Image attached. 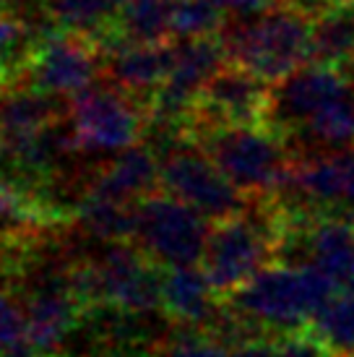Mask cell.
I'll return each instance as SVG.
<instances>
[{
    "label": "cell",
    "instance_id": "5b68a950",
    "mask_svg": "<svg viewBox=\"0 0 354 357\" xmlns=\"http://www.w3.org/2000/svg\"><path fill=\"white\" fill-rule=\"evenodd\" d=\"M136 240L162 266L201 264L208 243V225L198 208L175 199L167 190H151L136 201Z\"/></svg>",
    "mask_w": 354,
    "mask_h": 357
},
{
    "label": "cell",
    "instance_id": "9c48e42d",
    "mask_svg": "<svg viewBox=\"0 0 354 357\" xmlns=\"http://www.w3.org/2000/svg\"><path fill=\"white\" fill-rule=\"evenodd\" d=\"M271 84L243 66L226 63L219 68L183 123V136L219 126H266Z\"/></svg>",
    "mask_w": 354,
    "mask_h": 357
},
{
    "label": "cell",
    "instance_id": "44dd1931",
    "mask_svg": "<svg viewBox=\"0 0 354 357\" xmlns=\"http://www.w3.org/2000/svg\"><path fill=\"white\" fill-rule=\"evenodd\" d=\"M172 3L175 0H125L120 16V37L130 42L172 40Z\"/></svg>",
    "mask_w": 354,
    "mask_h": 357
},
{
    "label": "cell",
    "instance_id": "d6986e66",
    "mask_svg": "<svg viewBox=\"0 0 354 357\" xmlns=\"http://www.w3.org/2000/svg\"><path fill=\"white\" fill-rule=\"evenodd\" d=\"M76 217L81 225L107 243H128L136 240L138 214L136 201H123L105 196L99 190L86 188L76 206Z\"/></svg>",
    "mask_w": 354,
    "mask_h": 357
},
{
    "label": "cell",
    "instance_id": "4316f807",
    "mask_svg": "<svg viewBox=\"0 0 354 357\" xmlns=\"http://www.w3.org/2000/svg\"><path fill=\"white\" fill-rule=\"evenodd\" d=\"M0 162H6V133H3V123H0Z\"/></svg>",
    "mask_w": 354,
    "mask_h": 357
},
{
    "label": "cell",
    "instance_id": "d4e9b609",
    "mask_svg": "<svg viewBox=\"0 0 354 357\" xmlns=\"http://www.w3.org/2000/svg\"><path fill=\"white\" fill-rule=\"evenodd\" d=\"M274 357H336L321 339H315L307 328L282 334L274 342Z\"/></svg>",
    "mask_w": 354,
    "mask_h": 357
},
{
    "label": "cell",
    "instance_id": "603a6c76",
    "mask_svg": "<svg viewBox=\"0 0 354 357\" xmlns=\"http://www.w3.org/2000/svg\"><path fill=\"white\" fill-rule=\"evenodd\" d=\"M224 10L214 0H175L169 34L172 40H196V37H214L224 29Z\"/></svg>",
    "mask_w": 354,
    "mask_h": 357
},
{
    "label": "cell",
    "instance_id": "6da1fadb",
    "mask_svg": "<svg viewBox=\"0 0 354 357\" xmlns=\"http://www.w3.org/2000/svg\"><path fill=\"white\" fill-rule=\"evenodd\" d=\"M339 287L331 274L315 264H271L245 282L226 303L240 316L268 334H292L310 326L318 307Z\"/></svg>",
    "mask_w": 354,
    "mask_h": 357
},
{
    "label": "cell",
    "instance_id": "f1b7e54d",
    "mask_svg": "<svg viewBox=\"0 0 354 357\" xmlns=\"http://www.w3.org/2000/svg\"><path fill=\"white\" fill-rule=\"evenodd\" d=\"M3 3H6V0H0V8H3Z\"/></svg>",
    "mask_w": 354,
    "mask_h": 357
},
{
    "label": "cell",
    "instance_id": "3957f363",
    "mask_svg": "<svg viewBox=\"0 0 354 357\" xmlns=\"http://www.w3.org/2000/svg\"><path fill=\"white\" fill-rule=\"evenodd\" d=\"M217 162L229 183L247 199H276L289 183L295 154L276 130L268 126H219L190 133Z\"/></svg>",
    "mask_w": 354,
    "mask_h": 357
},
{
    "label": "cell",
    "instance_id": "277c9868",
    "mask_svg": "<svg viewBox=\"0 0 354 357\" xmlns=\"http://www.w3.org/2000/svg\"><path fill=\"white\" fill-rule=\"evenodd\" d=\"M222 40L229 63L243 66L268 84L313 60V21L282 3L226 24Z\"/></svg>",
    "mask_w": 354,
    "mask_h": 357
},
{
    "label": "cell",
    "instance_id": "7402d4cb",
    "mask_svg": "<svg viewBox=\"0 0 354 357\" xmlns=\"http://www.w3.org/2000/svg\"><path fill=\"white\" fill-rule=\"evenodd\" d=\"M162 357H274V342H266V337H261L229 347L206 331L187 328V334L177 337Z\"/></svg>",
    "mask_w": 354,
    "mask_h": 357
},
{
    "label": "cell",
    "instance_id": "2e32d148",
    "mask_svg": "<svg viewBox=\"0 0 354 357\" xmlns=\"http://www.w3.org/2000/svg\"><path fill=\"white\" fill-rule=\"evenodd\" d=\"M159 154L151 146H128L97 172L86 188L123 201H138L159 185Z\"/></svg>",
    "mask_w": 354,
    "mask_h": 357
},
{
    "label": "cell",
    "instance_id": "4fadbf2b",
    "mask_svg": "<svg viewBox=\"0 0 354 357\" xmlns=\"http://www.w3.org/2000/svg\"><path fill=\"white\" fill-rule=\"evenodd\" d=\"M175 63V45L169 40L162 42H130L123 40L107 52L109 81L130 94L148 109L154 94L172 70Z\"/></svg>",
    "mask_w": 354,
    "mask_h": 357
},
{
    "label": "cell",
    "instance_id": "30bf717a",
    "mask_svg": "<svg viewBox=\"0 0 354 357\" xmlns=\"http://www.w3.org/2000/svg\"><path fill=\"white\" fill-rule=\"evenodd\" d=\"M97 274L102 307L112 305L141 316L162 310L164 266L133 240L109 243L107 253L97 258Z\"/></svg>",
    "mask_w": 354,
    "mask_h": 357
},
{
    "label": "cell",
    "instance_id": "52a82bcc",
    "mask_svg": "<svg viewBox=\"0 0 354 357\" xmlns=\"http://www.w3.org/2000/svg\"><path fill=\"white\" fill-rule=\"evenodd\" d=\"M159 162H162L159 167L162 190L190 204L211 222L243 211L250 201L243 190H237L229 183V178L217 167V162L193 141H177L172 149L159 157Z\"/></svg>",
    "mask_w": 354,
    "mask_h": 357
},
{
    "label": "cell",
    "instance_id": "ac0fdd59",
    "mask_svg": "<svg viewBox=\"0 0 354 357\" xmlns=\"http://www.w3.org/2000/svg\"><path fill=\"white\" fill-rule=\"evenodd\" d=\"M344 70L354 63V0H334L313 19V60Z\"/></svg>",
    "mask_w": 354,
    "mask_h": 357
},
{
    "label": "cell",
    "instance_id": "8992f818",
    "mask_svg": "<svg viewBox=\"0 0 354 357\" xmlns=\"http://www.w3.org/2000/svg\"><path fill=\"white\" fill-rule=\"evenodd\" d=\"M68 120L79 149L123 151L144 139L148 128V109L115 84H94L70 97Z\"/></svg>",
    "mask_w": 354,
    "mask_h": 357
},
{
    "label": "cell",
    "instance_id": "7c38bea8",
    "mask_svg": "<svg viewBox=\"0 0 354 357\" xmlns=\"http://www.w3.org/2000/svg\"><path fill=\"white\" fill-rule=\"evenodd\" d=\"M349 84L352 79L344 70L321 66V63H307L271 84L266 126L286 141L323 105L339 97Z\"/></svg>",
    "mask_w": 354,
    "mask_h": 357
},
{
    "label": "cell",
    "instance_id": "5bb4252c",
    "mask_svg": "<svg viewBox=\"0 0 354 357\" xmlns=\"http://www.w3.org/2000/svg\"><path fill=\"white\" fill-rule=\"evenodd\" d=\"M224 298L219 295L201 264L167 266L162 279V310L183 328L206 331L217 321Z\"/></svg>",
    "mask_w": 354,
    "mask_h": 357
},
{
    "label": "cell",
    "instance_id": "ffe728a7",
    "mask_svg": "<svg viewBox=\"0 0 354 357\" xmlns=\"http://www.w3.org/2000/svg\"><path fill=\"white\" fill-rule=\"evenodd\" d=\"M307 331L336 357H354V287L339 284L334 295L318 307Z\"/></svg>",
    "mask_w": 354,
    "mask_h": 357
},
{
    "label": "cell",
    "instance_id": "cb8c5ba5",
    "mask_svg": "<svg viewBox=\"0 0 354 357\" xmlns=\"http://www.w3.org/2000/svg\"><path fill=\"white\" fill-rule=\"evenodd\" d=\"M26 342V316L19 298L0 292V352L19 347Z\"/></svg>",
    "mask_w": 354,
    "mask_h": 357
},
{
    "label": "cell",
    "instance_id": "484cf974",
    "mask_svg": "<svg viewBox=\"0 0 354 357\" xmlns=\"http://www.w3.org/2000/svg\"><path fill=\"white\" fill-rule=\"evenodd\" d=\"M219 8L224 10L226 16H235V19H245V16H256L263 13L266 8H271L276 0H214Z\"/></svg>",
    "mask_w": 354,
    "mask_h": 357
},
{
    "label": "cell",
    "instance_id": "ba28073f",
    "mask_svg": "<svg viewBox=\"0 0 354 357\" xmlns=\"http://www.w3.org/2000/svg\"><path fill=\"white\" fill-rule=\"evenodd\" d=\"M105 58L107 52L94 40L49 24L37 31L29 63V86L58 97H76L97 84L99 73L105 68Z\"/></svg>",
    "mask_w": 354,
    "mask_h": 357
},
{
    "label": "cell",
    "instance_id": "8fae6325",
    "mask_svg": "<svg viewBox=\"0 0 354 357\" xmlns=\"http://www.w3.org/2000/svg\"><path fill=\"white\" fill-rule=\"evenodd\" d=\"M21 305L26 316V342L40 355H49L86 316V310L70 292L68 264L45 266L40 274H31L21 295Z\"/></svg>",
    "mask_w": 354,
    "mask_h": 357
},
{
    "label": "cell",
    "instance_id": "9a60e30c",
    "mask_svg": "<svg viewBox=\"0 0 354 357\" xmlns=\"http://www.w3.org/2000/svg\"><path fill=\"white\" fill-rule=\"evenodd\" d=\"M47 24L63 31L94 40L109 52L120 37V16L125 0H34Z\"/></svg>",
    "mask_w": 354,
    "mask_h": 357
},
{
    "label": "cell",
    "instance_id": "e0dca14e",
    "mask_svg": "<svg viewBox=\"0 0 354 357\" xmlns=\"http://www.w3.org/2000/svg\"><path fill=\"white\" fill-rule=\"evenodd\" d=\"M60 118H63V109H60L58 94L34 89V86L6 94L3 107H0V123H3V133H6V151L24 144V141L34 139L37 133H42Z\"/></svg>",
    "mask_w": 354,
    "mask_h": 357
},
{
    "label": "cell",
    "instance_id": "83f0119b",
    "mask_svg": "<svg viewBox=\"0 0 354 357\" xmlns=\"http://www.w3.org/2000/svg\"><path fill=\"white\" fill-rule=\"evenodd\" d=\"M349 79H352V84H354V63H352V68H349Z\"/></svg>",
    "mask_w": 354,
    "mask_h": 357
},
{
    "label": "cell",
    "instance_id": "7a4b0ae2",
    "mask_svg": "<svg viewBox=\"0 0 354 357\" xmlns=\"http://www.w3.org/2000/svg\"><path fill=\"white\" fill-rule=\"evenodd\" d=\"M282 217L274 199H250L243 211L211 222L201 266L222 298L276 261Z\"/></svg>",
    "mask_w": 354,
    "mask_h": 357
}]
</instances>
